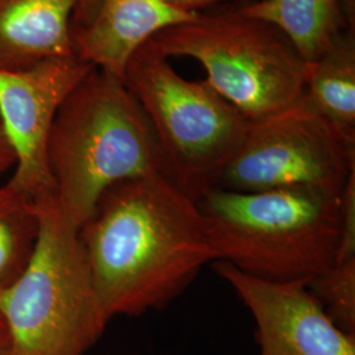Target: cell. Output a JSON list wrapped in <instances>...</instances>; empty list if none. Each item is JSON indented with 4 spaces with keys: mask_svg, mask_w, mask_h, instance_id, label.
Wrapping results in <instances>:
<instances>
[{
    "mask_svg": "<svg viewBox=\"0 0 355 355\" xmlns=\"http://www.w3.org/2000/svg\"><path fill=\"white\" fill-rule=\"evenodd\" d=\"M214 265L252 312L261 355H355V336L333 322L305 283L268 282L227 262Z\"/></svg>",
    "mask_w": 355,
    "mask_h": 355,
    "instance_id": "9c48e42d",
    "label": "cell"
},
{
    "mask_svg": "<svg viewBox=\"0 0 355 355\" xmlns=\"http://www.w3.org/2000/svg\"><path fill=\"white\" fill-rule=\"evenodd\" d=\"M355 171V142L304 103L249 123L217 187L237 192L315 190L343 195Z\"/></svg>",
    "mask_w": 355,
    "mask_h": 355,
    "instance_id": "52a82bcc",
    "label": "cell"
},
{
    "mask_svg": "<svg viewBox=\"0 0 355 355\" xmlns=\"http://www.w3.org/2000/svg\"><path fill=\"white\" fill-rule=\"evenodd\" d=\"M89 0H0V70L74 55L71 21Z\"/></svg>",
    "mask_w": 355,
    "mask_h": 355,
    "instance_id": "8fae6325",
    "label": "cell"
},
{
    "mask_svg": "<svg viewBox=\"0 0 355 355\" xmlns=\"http://www.w3.org/2000/svg\"><path fill=\"white\" fill-rule=\"evenodd\" d=\"M161 1L167 8L175 12L195 16L198 13L204 12L205 10H209L217 6H228V4L240 6L252 0H161Z\"/></svg>",
    "mask_w": 355,
    "mask_h": 355,
    "instance_id": "2e32d148",
    "label": "cell"
},
{
    "mask_svg": "<svg viewBox=\"0 0 355 355\" xmlns=\"http://www.w3.org/2000/svg\"><path fill=\"white\" fill-rule=\"evenodd\" d=\"M40 233L37 202L6 183L0 186V292L26 268Z\"/></svg>",
    "mask_w": 355,
    "mask_h": 355,
    "instance_id": "5bb4252c",
    "label": "cell"
},
{
    "mask_svg": "<svg viewBox=\"0 0 355 355\" xmlns=\"http://www.w3.org/2000/svg\"><path fill=\"white\" fill-rule=\"evenodd\" d=\"M92 69L94 64L70 55L23 71L0 70V119L16 154L8 183L35 200L54 193L46 162L54 116L69 92Z\"/></svg>",
    "mask_w": 355,
    "mask_h": 355,
    "instance_id": "ba28073f",
    "label": "cell"
},
{
    "mask_svg": "<svg viewBox=\"0 0 355 355\" xmlns=\"http://www.w3.org/2000/svg\"><path fill=\"white\" fill-rule=\"evenodd\" d=\"M347 1H349V3H354V0H347Z\"/></svg>",
    "mask_w": 355,
    "mask_h": 355,
    "instance_id": "d6986e66",
    "label": "cell"
},
{
    "mask_svg": "<svg viewBox=\"0 0 355 355\" xmlns=\"http://www.w3.org/2000/svg\"><path fill=\"white\" fill-rule=\"evenodd\" d=\"M195 16L175 12L161 0H89L73 16V51L79 60L123 79L129 57L142 44Z\"/></svg>",
    "mask_w": 355,
    "mask_h": 355,
    "instance_id": "30bf717a",
    "label": "cell"
},
{
    "mask_svg": "<svg viewBox=\"0 0 355 355\" xmlns=\"http://www.w3.org/2000/svg\"><path fill=\"white\" fill-rule=\"evenodd\" d=\"M0 355H15L12 338L1 315H0Z\"/></svg>",
    "mask_w": 355,
    "mask_h": 355,
    "instance_id": "ac0fdd59",
    "label": "cell"
},
{
    "mask_svg": "<svg viewBox=\"0 0 355 355\" xmlns=\"http://www.w3.org/2000/svg\"><path fill=\"white\" fill-rule=\"evenodd\" d=\"M239 10L278 28L306 64L316 61L345 29L355 26L354 3L347 0H252Z\"/></svg>",
    "mask_w": 355,
    "mask_h": 355,
    "instance_id": "7c38bea8",
    "label": "cell"
},
{
    "mask_svg": "<svg viewBox=\"0 0 355 355\" xmlns=\"http://www.w3.org/2000/svg\"><path fill=\"white\" fill-rule=\"evenodd\" d=\"M198 205L216 262L230 263L243 274L308 284L336 262L343 240V195L215 187Z\"/></svg>",
    "mask_w": 355,
    "mask_h": 355,
    "instance_id": "3957f363",
    "label": "cell"
},
{
    "mask_svg": "<svg viewBox=\"0 0 355 355\" xmlns=\"http://www.w3.org/2000/svg\"><path fill=\"white\" fill-rule=\"evenodd\" d=\"M16 165V154L12 144L7 136V132L0 119V175L7 173Z\"/></svg>",
    "mask_w": 355,
    "mask_h": 355,
    "instance_id": "e0dca14e",
    "label": "cell"
},
{
    "mask_svg": "<svg viewBox=\"0 0 355 355\" xmlns=\"http://www.w3.org/2000/svg\"><path fill=\"white\" fill-rule=\"evenodd\" d=\"M306 286L333 322L355 336V257L336 261Z\"/></svg>",
    "mask_w": 355,
    "mask_h": 355,
    "instance_id": "9a60e30c",
    "label": "cell"
},
{
    "mask_svg": "<svg viewBox=\"0 0 355 355\" xmlns=\"http://www.w3.org/2000/svg\"><path fill=\"white\" fill-rule=\"evenodd\" d=\"M166 57L203 64L205 82L248 123L288 110L304 94L306 62L278 28L239 6L167 26L150 38Z\"/></svg>",
    "mask_w": 355,
    "mask_h": 355,
    "instance_id": "5b68a950",
    "label": "cell"
},
{
    "mask_svg": "<svg viewBox=\"0 0 355 355\" xmlns=\"http://www.w3.org/2000/svg\"><path fill=\"white\" fill-rule=\"evenodd\" d=\"M302 102L346 140L355 142V26L306 64Z\"/></svg>",
    "mask_w": 355,
    "mask_h": 355,
    "instance_id": "4fadbf2b",
    "label": "cell"
},
{
    "mask_svg": "<svg viewBox=\"0 0 355 355\" xmlns=\"http://www.w3.org/2000/svg\"><path fill=\"white\" fill-rule=\"evenodd\" d=\"M79 239L110 321L162 309L216 262L198 202L164 173L105 191Z\"/></svg>",
    "mask_w": 355,
    "mask_h": 355,
    "instance_id": "6da1fadb",
    "label": "cell"
},
{
    "mask_svg": "<svg viewBox=\"0 0 355 355\" xmlns=\"http://www.w3.org/2000/svg\"><path fill=\"white\" fill-rule=\"evenodd\" d=\"M146 41L129 57L123 80L146 116L165 174L193 200L217 187L249 123L205 80L179 76Z\"/></svg>",
    "mask_w": 355,
    "mask_h": 355,
    "instance_id": "8992f818",
    "label": "cell"
},
{
    "mask_svg": "<svg viewBox=\"0 0 355 355\" xmlns=\"http://www.w3.org/2000/svg\"><path fill=\"white\" fill-rule=\"evenodd\" d=\"M46 162L57 203L78 228L114 184L165 174L139 103L120 76L98 67L60 105L48 137Z\"/></svg>",
    "mask_w": 355,
    "mask_h": 355,
    "instance_id": "7a4b0ae2",
    "label": "cell"
},
{
    "mask_svg": "<svg viewBox=\"0 0 355 355\" xmlns=\"http://www.w3.org/2000/svg\"><path fill=\"white\" fill-rule=\"evenodd\" d=\"M40 233L28 265L0 292L15 355H85L110 318L91 278L79 228L54 193L36 199Z\"/></svg>",
    "mask_w": 355,
    "mask_h": 355,
    "instance_id": "277c9868",
    "label": "cell"
}]
</instances>
